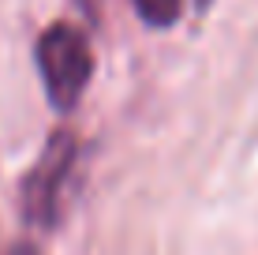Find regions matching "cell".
<instances>
[{
  "label": "cell",
  "instance_id": "obj_1",
  "mask_svg": "<svg viewBox=\"0 0 258 255\" xmlns=\"http://www.w3.org/2000/svg\"><path fill=\"white\" fill-rule=\"evenodd\" d=\"M38 68H41V79H45L49 101L60 113L75 109V101L83 98L86 83H90V72H94L90 41L75 26L52 23L38 38Z\"/></svg>",
  "mask_w": 258,
  "mask_h": 255
},
{
  "label": "cell",
  "instance_id": "obj_2",
  "mask_svg": "<svg viewBox=\"0 0 258 255\" xmlns=\"http://www.w3.org/2000/svg\"><path fill=\"white\" fill-rule=\"evenodd\" d=\"M75 135L56 131L23 180V218L30 229H52L64 210V184L75 169Z\"/></svg>",
  "mask_w": 258,
  "mask_h": 255
},
{
  "label": "cell",
  "instance_id": "obj_3",
  "mask_svg": "<svg viewBox=\"0 0 258 255\" xmlns=\"http://www.w3.org/2000/svg\"><path fill=\"white\" fill-rule=\"evenodd\" d=\"M135 12L150 26H172L183 12V0H135Z\"/></svg>",
  "mask_w": 258,
  "mask_h": 255
},
{
  "label": "cell",
  "instance_id": "obj_4",
  "mask_svg": "<svg viewBox=\"0 0 258 255\" xmlns=\"http://www.w3.org/2000/svg\"><path fill=\"white\" fill-rule=\"evenodd\" d=\"M4 255H38V248H34V244H26V240H19V244H12Z\"/></svg>",
  "mask_w": 258,
  "mask_h": 255
},
{
  "label": "cell",
  "instance_id": "obj_5",
  "mask_svg": "<svg viewBox=\"0 0 258 255\" xmlns=\"http://www.w3.org/2000/svg\"><path fill=\"white\" fill-rule=\"evenodd\" d=\"M199 4H202V8H206V4H210V0H199Z\"/></svg>",
  "mask_w": 258,
  "mask_h": 255
}]
</instances>
